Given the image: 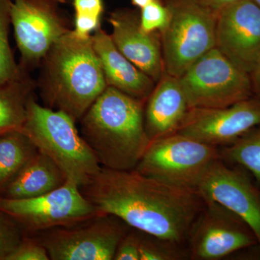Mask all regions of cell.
I'll use <instances>...</instances> for the list:
<instances>
[{"instance_id":"16","label":"cell","mask_w":260,"mask_h":260,"mask_svg":"<svg viewBox=\"0 0 260 260\" xmlns=\"http://www.w3.org/2000/svg\"><path fill=\"white\" fill-rule=\"evenodd\" d=\"M189 109L179 78L164 73L145 102V127L150 140L177 133Z\"/></svg>"},{"instance_id":"32","label":"cell","mask_w":260,"mask_h":260,"mask_svg":"<svg viewBox=\"0 0 260 260\" xmlns=\"http://www.w3.org/2000/svg\"><path fill=\"white\" fill-rule=\"evenodd\" d=\"M58 3H65V2L68 1V0H56Z\"/></svg>"},{"instance_id":"23","label":"cell","mask_w":260,"mask_h":260,"mask_svg":"<svg viewBox=\"0 0 260 260\" xmlns=\"http://www.w3.org/2000/svg\"><path fill=\"white\" fill-rule=\"evenodd\" d=\"M187 257L186 244L141 232L140 260H181Z\"/></svg>"},{"instance_id":"34","label":"cell","mask_w":260,"mask_h":260,"mask_svg":"<svg viewBox=\"0 0 260 260\" xmlns=\"http://www.w3.org/2000/svg\"><path fill=\"white\" fill-rule=\"evenodd\" d=\"M259 189H260V186H259Z\"/></svg>"},{"instance_id":"14","label":"cell","mask_w":260,"mask_h":260,"mask_svg":"<svg viewBox=\"0 0 260 260\" xmlns=\"http://www.w3.org/2000/svg\"><path fill=\"white\" fill-rule=\"evenodd\" d=\"M215 47L249 74L260 59L259 5L253 0H239L220 10Z\"/></svg>"},{"instance_id":"4","label":"cell","mask_w":260,"mask_h":260,"mask_svg":"<svg viewBox=\"0 0 260 260\" xmlns=\"http://www.w3.org/2000/svg\"><path fill=\"white\" fill-rule=\"evenodd\" d=\"M75 122L61 111L42 107L32 95L20 130L31 140L38 151L56 162L68 180L81 186L102 167L80 136Z\"/></svg>"},{"instance_id":"33","label":"cell","mask_w":260,"mask_h":260,"mask_svg":"<svg viewBox=\"0 0 260 260\" xmlns=\"http://www.w3.org/2000/svg\"><path fill=\"white\" fill-rule=\"evenodd\" d=\"M253 1H254V3H256V4L259 5V6L260 7V0H253Z\"/></svg>"},{"instance_id":"27","label":"cell","mask_w":260,"mask_h":260,"mask_svg":"<svg viewBox=\"0 0 260 260\" xmlns=\"http://www.w3.org/2000/svg\"><path fill=\"white\" fill-rule=\"evenodd\" d=\"M47 249L37 239H24L6 260H49Z\"/></svg>"},{"instance_id":"6","label":"cell","mask_w":260,"mask_h":260,"mask_svg":"<svg viewBox=\"0 0 260 260\" xmlns=\"http://www.w3.org/2000/svg\"><path fill=\"white\" fill-rule=\"evenodd\" d=\"M221 158L218 147L174 133L150 142L134 170L173 185L198 189L210 166Z\"/></svg>"},{"instance_id":"10","label":"cell","mask_w":260,"mask_h":260,"mask_svg":"<svg viewBox=\"0 0 260 260\" xmlns=\"http://www.w3.org/2000/svg\"><path fill=\"white\" fill-rule=\"evenodd\" d=\"M189 259L218 260L258 245L248 224L223 205L205 200L186 242Z\"/></svg>"},{"instance_id":"1","label":"cell","mask_w":260,"mask_h":260,"mask_svg":"<svg viewBox=\"0 0 260 260\" xmlns=\"http://www.w3.org/2000/svg\"><path fill=\"white\" fill-rule=\"evenodd\" d=\"M80 189L98 213L114 215L132 229L184 244L205 203L198 189L168 184L135 170L102 167Z\"/></svg>"},{"instance_id":"19","label":"cell","mask_w":260,"mask_h":260,"mask_svg":"<svg viewBox=\"0 0 260 260\" xmlns=\"http://www.w3.org/2000/svg\"><path fill=\"white\" fill-rule=\"evenodd\" d=\"M37 83L24 70L16 79L0 85V135L21 129L27 104Z\"/></svg>"},{"instance_id":"24","label":"cell","mask_w":260,"mask_h":260,"mask_svg":"<svg viewBox=\"0 0 260 260\" xmlns=\"http://www.w3.org/2000/svg\"><path fill=\"white\" fill-rule=\"evenodd\" d=\"M75 10V35L88 39L101 26L104 13L103 0H73Z\"/></svg>"},{"instance_id":"18","label":"cell","mask_w":260,"mask_h":260,"mask_svg":"<svg viewBox=\"0 0 260 260\" xmlns=\"http://www.w3.org/2000/svg\"><path fill=\"white\" fill-rule=\"evenodd\" d=\"M67 180L54 160L38 152L2 189L0 196L15 200L36 198L60 187Z\"/></svg>"},{"instance_id":"5","label":"cell","mask_w":260,"mask_h":260,"mask_svg":"<svg viewBox=\"0 0 260 260\" xmlns=\"http://www.w3.org/2000/svg\"><path fill=\"white\" fill-rule=\"evenodd\" d=\"M170 20L160 34L164 73L180 78L215 47L218 13L199 0H166Z\"/></svg>"},{"instance_id":"25","label":"cell","mask_w":260,"mask_h":260,"mask_svg":"<svg viewBox=\"0 0 260 260\" xmlns=\"http://www.w3.org/2000/svg\"><path fill=\"white\" fill-rule=\"evenodd\" d=\"M24 231L14 218L0 209V260H6L23 242Z\"/></svg>"},{"instance_id":"26","label":"cell","mask_w":260,"mask_h":260,"mask_svg":"<svg viewBox=\"0 0 260 260\" xmlns=\"http://www.w3.org/2000/svg\"><path fill=\"white\" fill-rule=\"evenodd\" d=\"M140 25L146 32L161 34L169 24L170 11L161 0H152L140 9Z\"/></svg>"},{"instance_id":"8","label":"cell","mask_w":260,"mask_h":260,"mask_svg":"<svg viewBox=\"0 0 260 260\" xmlns=\"http://www.w3.org/2000/svg\"><path fill=\"white\" fill-rule=\"evenodd\" d=\"M129 225L114 215L98 213L83 221L39 233L37 240L52 260H112Z\"/></svg>"},{"instance_id":"9","label":"cell","mask_w":260,"mask_h":260,"mask_svg":"<svg viewBox=\"0 0 260 260\" xmlns=\"http://www.w3.org/2000/svg\"><path fill=\"white\" fill-rule=\"evenodd\" d=\"M0 209L14 218L25 230L37 233L73 225L98 214L80 186L71 180L36 198L15 200L0 196Z\"/></svg>"},{"instance_id":"30","label":"cell","mask_w":260,"mask_h":260,"mask_svg":"<svg viewBox=\"0 0 260 260\" xmlns=\"http://www.w3.org/2000/svg\"><path fill=\"white\" fill-rule=\"evenodd\" d=\"M199 1L210 9L218 13L225 7L237 3L239 0H199Z\"/></svg>"},{"instance_id":"20","label":"cell","mask_w":260,"mask_h":260,"mask_svg":"<svg viewBox=\"0 0 260 260\" xmlns=\"http://www.w3.org/2000/svg\"><path fill=\"white\" fill-rule=\"evenodd\" d=\"M38 152L20 129L0 135V191Z\"/></svg>"},{"instance_id":"11","label":"cell","mask_w":260,"mask_h":260,"mask_svg":"<svg viewBox=\"0 0 260 260\" xmlns=\"http://www.w3.org/2000/svg\"><path fill=\"white\" fill-rule=\"evenodd\" d=\"M56 0H13L11 24L20 54V68L37 66L69 31Z\"/></svg>"},{"instance_id":"22","label":"cell","mask_w":260,"mask_h":260,"mask_svg":"<svg viewBox=\"0 0 260 260\" xmlns=\"http://www.w3.org/2000/svg\"><path fill=\"white\" fill-rule=\"evenodd\" d=\"M13 0H0V85L16 79L23 73L17 64L9 42Z\"/></svg>"},{"instance_id":"15","label":"cell","mask_w":260,"mask_h":260,"mask_svg":"<svg viewBox=\"0 0 260 260\" xmlns=\"http://www.w3.org/2000/svg\"><path fill=\"white\" fill-rule=\"evenodd\" d=\"M114 45L126 59L157 83L164 73L161 39L159 32H146L135 10L119 9L109 15Z\"/></svg>"},{"instance_id":"3","label":"cell","mask_w":260,"mask_h":260,"mask_svg":"<svg viewBox=\"0 0 260 260\" xmlns=\"http://www.w3.org/2000/svg\"><path fill=\"white\" fill-rule=\"evenodd\" d=\"M42 96L49 108L80 121L108 85L91 37L70 30L43 59Z\"/></svg>"},{"instance_id":"13","label":"cell","mask_w":260,"mask_h":260,"mask_svg":"<svg viewBox=\"0 0 260 260\" xmlns=\"http://www.w3.org/2000/svg\"><path fill=\"white\" fill-rule=\"evenodd\" d=\"M244 168H232L223 159L214 162L198 186L205 200H213L232 210L248 224L260 249V189Z\"/></svg>"},{"instance_id":"17","label":"cell","mask_w":260,"mask_h":260,"mask_svg":"<svg viewBox=\"0 0 260 260\" xmlns=\"http://www.w3.org/2000/svg\"><path fill=\"white\" fill-rule=\"evenodd\" d=\"M91 41L108 86L146 102L156 83L118 50L102 26L93 32Z\"/></svg>"},{"instance_id":"28","label":"cell","mask_w":260,"mask_h":260,"mask_svg":"<svg viewBox=\"0 0 260 260\" xmlns=\"http://www.w3.org/2000/svg\"><path fill=\"white\" fill-rule=\"evenodd\" d=\"M141 232L133 229L123 238L118 246L114 260H140Z\"/></svg>"},{"instance_id":"31","label":"cell","mask_w":260,"mask_h":260,"mask_svg":"<svg viewBox=\"0 0 260 260\" xmlns=\"http://www.w3.org/2000/svg\"><path fill=\"white\" fill-rule=\"evenodd\" d=\"M152 0H131L132 4L137 8H143L145 5H148L149 3H150Z\"/></svg>"},{"instance_id":"21","label":"cell","mask_w":260,"mask_h":260,"mask_svg":"<svg viewBox=\"0 0 260 260\" xmlns=\"http://www.w3.org/2000/svg\"><path fill=\"white\" fill-rule=\"evenodd\" d=\"M223 160L244 168L260 186V125L254 126L245 134L220 150Z\"/></svg>"},{"instance_id":"12","label":"cell","mask_w":260,"mask_h":260,"mask_svg":"<svg viewBox=\"0 0 260 260\" xmlns=\"http://www.w3.org/2000/svg\"><path fill=\"white\" fill-rule=\"evenodd\" d=\"M258 125L260 98L253 95L226 107L190 109L177 133L219 148Z\"/></svg>"},{"instance_id":"7","label":"cell","mask_w":260,"mask_h":260,"mask_svg":"<svg viewBox=\"0 0 260 260\" xmlns=\"http://www.w3.org/2000/svg\"><path fill=\"white\" fill-rule=\"evenodd\" d=\"M179 80L190 109L226 107L253 96L249 73L216 47L195 61Z\"/></svg>"},{"instance_id":"2","label":"cell","mask_w":260,"mask_h":260,"mask_svg":"<svg viewBox=\"0 0 260 260\" xmlns=\"http://www.w3.org/2000/svg\"><path fill=\"white\" fill-rule=\"evenodd\" d=\"M145 101L108 86L79 121L82 137L101 167L134 170L151 140L145 127Z\"/></svg>"},{"instance_id":"29","label":"cell","mask_w":260,"mask_h":260,"mask_svg":"<svg viewBox=\"0 0 260 260\" xmlns=\"http://www.w3.org/2000/svg\"><path fill=\"white\" fill-rule=\"evenodd\" d=\"M249 76L252 86L253 95L260 98V59L249 73Z\"/></svg>"}]
</instances>
